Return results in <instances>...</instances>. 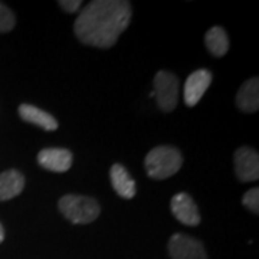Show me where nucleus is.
Masks as SVG:
<instances>
[{"instance_id": "obj_1", "label": "nucleus", "mask_w": 259, "mask_h": 259, "mask_svg": "<svg viewBox=\"0 0 259 259\" xmlns=\"http://www.w3.org/2000/svg\"><path fill=\"white\" fill-rule=\"evenodd\" d=\"M133 9L125 0H94L79 13L74 23L78 40L88 47H114L120 35L128 28Z\"/></svg>"}, {"instance_id": "obj_2", "label": "nucleus", "mask_w": 259, "mask_h": 259, "mask_svg": "<svg viewBox=\"0 0 259 259\" xmlns=\"http://www.w3.org/2000/svg\"><path fill=\"white\" fill-rule=\"evenodd\" d=\"M146 171L154 180H164L176 175L183 166V156L180 150L171 146H158L148 151L144 160Z\"/></svg>"}, {"instance_id": "obj_3", "label": "nucleus", "mask_w": 259, "mask_h": 259, "mask_svg": "<svg viewBox=\"0 0 259 259\" xmlns=\"http://www.w3.org/2000/svg\"><path fill=\"white\" fill-rule=\"evenodd\" d=\"M58 207L65 218L75 225L94 222L101 213V207L95 199L78 194H66L61 197Z\"/></svg>"}, {"instance_id": "obj_4", "label": "nucleus", "mask_w": 259, "mask_h": 259, "mask_svg": "<svg viewBox=\"0 0 259 259\" xmlns=\"http://www.w3.org/2000/svg\"><path fill=\"white\" fill-rule=\"evenodd\" d=\"M179 90L180 82L173 72L158 71L154 76V97L157 100L158 108L164 112L176 110L179 102Z\"/></svg>"}, {"instance_id": "obj_5", "label": "nucleus", "mask_w": 259, "mask_h": 259, "mask_svg": "<svg viewBox=\"0 0 259 259\" xmlns=\"http://www.w3.org/2000/svg\"><path fill=\"white\" fill-rule=\"evenodd\" d=\"M171 259H207L203 243L186 233H176L168 241Z\"/></svg>"}, {"instance_id": "obj_6", "label": "nucleus", "mask_w": 259, "mask_h": 259, "mask_svg": "<svg viewBox=\"0 0 259 259\" xmlns=\"http://www.w3.org/2000/svg\"><path fill=\"white\" fill-rule=\"evenodd\" d=\"M235 173L242 183H249L259 179L258 151L250 147H241L235 151Z\"/></svg>"}, {"instance_id": "obj_7", "label": "nucleus", "mask_w": 259, "mask_h": 259, "mask_svg": "<svg viewBox=\"0 0 259 259\" xmlns=\"http://www.w3.org/2000/svg\"><path fill=\"white\" fill-rule=\"evenodd\" d=\"M170 209L177 221L186 226H197L200 223V214H199L197 204L192 199L190 194L185 193V192L175 194L170 200Z\"/></svg>"}, {"instance_id": "obj_8", "label": "nucleus", "mask_w": 259, "mask_h": 259, "mask_svg": "<svg viewBox=\"0 0 259 259\" xmlns=\"http://www.w3.org/2000/svg\"><path fill=\"white\" fill-rule=\"evenodd\" d=\"M212 83V72L207 69H197L189 75L185 82V104L187 107H194L202 100L204 93Z\"/></svg>"}, {"instance_id": "obj_9", "label": "nucleus", "mask_w": 259, "mask_h": 259, "mask_svg": "<svg viewBox=\"0 0 259 259\" xmlns=\"http://www.w3.org/2000/svg\"><path fill=\"white\" fill-rule=\"evenodd\" d=\"M37 163L45 170L64 173L72 166V153L66 148H44L37 154Z\"/></svg>"}, {"instance_id": "obj_10", "label": "nucleus", "mask_w": 259, "mask_h": 259, "mask_svg": "<svg viewBox=\"0 0 259 259\" xmlns=\"http://www.w3.org/2000/svg\"><path fill=\"white\" fill-rule=\"evenodd\" d=\"M112 189L122 199H133L137 193V186L134 179L130 176L128 170L122 164H114L110 170Z\"/></svg>"}, {"instance_id": "obj_11", "label": "nucleus", "mask_w": 259, "mask_h": 259, "mask_svg": "<svg viewBox=\"0 0 259 259\" xmlns=\"http://www.w3.org/2000/svg\"><path fill=\"white\" fill-rule=\"evenodd\" d=\"M25 176L16 168H9L0 173V202L19 196L25 189Z\"/></svg>"}, {"instance_id": "obj_12", "label": "nucleus", "mask_w": 259, "mask_h": 259, "mask_svg": "<svg viewBox=\"0 0 259 259\" xmlns=\"http://www.w3.org/2000/svg\"><path fill=\"white\" fill-rule=\"evenodd\" d=\"M18 111L22 120L26 121V122H30V124H35V125L40 127V128L47 130V131H55L59 127L55 117H52L49 112L44 111V110L37 108L35 105L22 104V105H19Z\"/></svg>"}, {"instance_id": "obj_13", "label": "nucleus", "mask_w": 259, "mask_h": 259, "mask_svg": "<svg viewBox=\"0 0 259 259\" xmlns=\"http://www.w3.org/2000/svg\"><path fill=\"white\" fill-rule=\"evenodd\" d=\"M236 105L243 112H256L259 108V78H250L242 87L236 95Z\"/></svg>"}, {"instance_id": "obj_14", "label": "nucleus", "mask_w": 259, "mask_h": 259, "mask_svg": "<svg viewBox=\"0 0 259 259\" xmlns=\"http://www.w3.org/2000/svg\"><path fill=\"white\" fill-rule=\"evenodd\" d=\"M204 45L214 58H222L229 51V36L221 26H213L204 35Z\"/></svg>"}, {"instance_id": "obj_15", "label": "nucleus", "mask_w": 259, "mask_h": 259, "mask_svg": "<svg viewBox=\"0 0 259 259\" xmlns=\"http://www.w3.org/2000/svg\"><path fill=\"white\" fill-rule=\"evenodd\" d=\"M16 25V18L15 13L0 2V33H8Z\"/></svg>"}, {"instance_id": "obj_16", "label": "nucleus", "mask_w": 259, "mask_h": 259, "mask_svg": "<svg viewBox=\"0 0 259 259\" xmlns=\"http://www.w3.org/2000/svg\"><path fill=\"white\" fill-rule=\"evenodd\" d=\"M242 203L243 206L253 213V214H258L259 213V189L258 187H253L248 190L246 193L243 194L242 197Z\"/></svg>"}, {"instance_id": "obj_17", "label": "nucleus", "mask_w": 259, "mask_h": 259, "mask_svg": "<svg viewBox=\"0 0 259 259\" xmlns=\"http://www.w3.org/2000/svg\"><path fill=\"white\" fill-rule=\"evenodd\" d=\"M59 6L66 12V13H75L76 10L81 8V2L79 0H61Z\"/></svg>"}, {"instance_id": "obj_18", "label": "nucleus", "mask_w": 259, "mask_h": 259, "mask_svg": "<svg viewBox=\"0 0 259 259\" xmlns=\"http://www.w3.org/2000/svg\"><path fill=\"white\" fill-rule=\"evenodd\" d=\"M5 241V229H3V225L0 223V243Z\"/></svg>"}]
</instances>
